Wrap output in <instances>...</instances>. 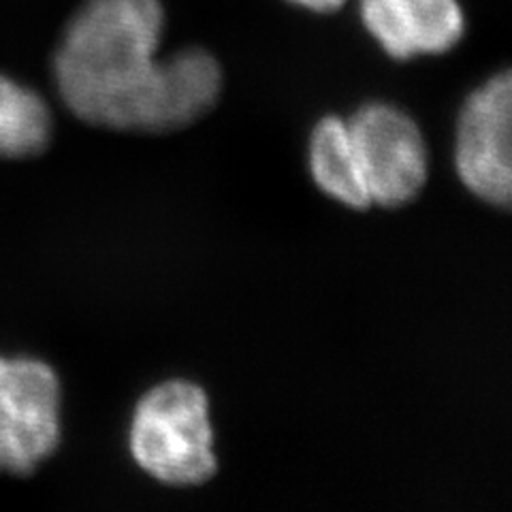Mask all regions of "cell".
<instances>
[{"label": "cell", "instance_id": "6da1fadb", "mask_svg": "<svg viewBox=\"0 0 512 512\" xmlns=\"http://www.w3.org/2000/svg\"><path fill=\"white\" fill-rule=\"evenodd\" d=\"M160 0H86L54 56L58 92L92 126L169 133L197 122L222 92V69L205 50L160 60Z\"/></svg>", "mask_w": 512, "mask_h": 512}, {"label": "cell", "instance_id": "7a4b0ae2", "mask_svg": "<svg viewBox=\"0 0 512 512\" xmlns=\"http://www.w3.org/2000/svg\"><path fill=\"white\" fill-rule=\"evenodd\" d=\"M128 448L137 466L169 487H199L218 472L210 402L197 384L167 380L141 397Z\"/></svg>", "mask_w": 512, "mask_h": 512}, {"label": "cell", "instance_id": "3957f363", "mask_svg": "<svg viewBox=\"0 0 512 512\" xmlns=\"http://www.w3.org/2000/svg\"><path fill=\"white\" fill-rule=\"evenodd\" d=\"M60 393L47 363L0 357V474L28 476L56 453Z\"/></svg>", "mask_w": 512, "mask_h": 512}, {"label": "cell", "instance_id": "277c9868", "mask_svg": "<svg viewBox=\"0 0 512 512\" xmlns=\"http://www.w3.org/2000/svg\"><path fill=\"white\" fill-rule=\"evenodd\" d=\"M346 124L372 205L395 210L421 195L429 156L419 124L387 103L363 105Z\"/></svg>", "mask_w": 512, "mask_h": 512}, {"label": "cell", "instance_id": "5b68a950", "mask_svg": "<svg viewBox=\"0 0 512 512\" xmlns=\"http://www.w3.org/2000/svg\"><path fill=\"white\" fill-rule=\"evenodd\" d=\"M455 167L472 195L508 207L512 195V79L504 71L476 88L459 114Z\"/></svg>", "mask_w": 512, "mask_h": 512}, {"label": "cell", "instance_id": "8992f818", "mask_svg": "<svg viewBox=\"0 0 512 512\" xmlns=\"http://www.w3.org/2000/svg\"><path fill=\"white\" fill-rule=\"evenodd\" d=\"M361 20L395 60L446 54L466 32L459 0H361Z\"/></svg>", "mask_w": 512, "mask_h": 512}, {"label": "cell", "instance_id": "52a82bcc", "mask_svg": "<svg viewBox=\"0 0 512 512\" xmlns=\"http://www.w3.org/2000/svg\"><path fill=\"white\" fill-rule=\"evenodd\" d=\"M310 169L316 186L331 199L352 210H367L372 205L346 120L327 116L314 126Z\"/></svg>", "mask_w": 512, "mask_h": 512}, {"label": "cell", "instance_id": "ba28073f", "mask_svg": "<svg viewBox=\"0 0 512 512\" xmlns=\"http://www.w3.org/2000/svg\"><path fill=\"white\" fill-rule=\"evenodd\" d=\"M52 139V114L41 96L0 75V156L30 158Z\"/></svg>", "mask_w": 512, "mask_h": 512}, {"label": "cell", "instance_id": "9c48e42d", "mask_svg": "<svg viewBox=\"0 0 512 512\" xmlns=\"http://www.w3.org/2000/svg\"><path fill=\"white\" fill-rule=\"evenodd\" d=\"M291 3H295L303 9L316 11V13H331L335 9H340L346 0H291Z\"/></svg>", "mask_w": 512, "mask_h": 512}]
</instances>
